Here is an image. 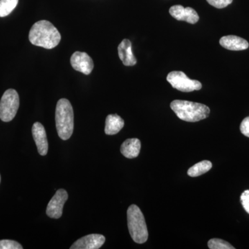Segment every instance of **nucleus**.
<instances>
[{
	"label": "nucleus",
	"instance_id": "f257e3e1",
	"mask_svg": "<svg viewBox=\"0 0 249 249\" xmlns=\"http://www.w3.org/2000/svg\"><path fill=\"white\" fill-rule=\"evenodd\" d=\"M31 43L47 49L55 48L61 40V35L53 24L47 20L36 22L29 35Z\"/></svg>",
	"mask_w": 249,
	"mask_h": 249
},
{
	"label": "nucleus",
	"instance_id": "f03ea898",
	"mask_svg": "<svg viewBox=\"0 0 249 249\" xmlns=\"http://www.w3.org/2000/svg\"><path fill=\"white\" fill-rule=\"evenodd\" d=\"M170 107L178 118L187 122H197L206 119L210 114L208 106L191 101L175 100L170 104Z\"/></svg>",
	"mask_w": 249,
	"mask_h": 249
},
{
	"label": "nucleus",
	"instance_id": "7ed1b4c3",
	"mask_svg": "<svg viewBox=\"0 0 249 249\" xmlns=\"http://www.w3.org/2000/svg\"><path fill=\"white\" fill-rule=\"evenodd\" d=\"M55 124L59 137L64 141L68 140L73 134L74 124L73 107L66 98H61L57 103Z\"/></svg>",
	"mask_w": 249,
	"mask_h": 249
},
{
	"label": "nucleus",
	"instance_id": "20e7f679",
	"mask_svg": "<svg viewBox=\"0 0 249 249\" xmlns=\"http://www.w3.org/2000/svg\"><path fill=\"white\" fill-rule=\"evenodd\" d=\"M127 226L132 240L136 243H145L148 238V231L142 211L136 205H131L127 209Z\"/></svg>",
	"mask_w": 249,
	"mask_h": 249
},
{
	"label": "nucleus",
	"instance_id": "39448f33",
	"mask_svg": "<svg viewBox=\"0 0 249 249\" xmlns=\"http://www.w3.org/2000/svg\"><path fill=\"white\" fill-rule=\"evenodd\" d=\"M19 106V95L15 89L6 90L0 101V119L4 122L12 121Z\"/></svg>",
	"mask_w": 249,
	"mask_h": 249
},
{
	"label": "nucleus",
	"instance_id": "423d86ee",
	"mask_svg": "<svg viewBox=\"0 0 249 249\" xmlns=\"http://www.w3.org/2000/svg\"><path fill=\"white\" fill-rule=\"evenodd\" d=\"M167 80L173 88L183 92L197 91L202 88L200 82L190 79L182 71L170 72L167 76Z\"/></svg>",
	"mask_w": 249,
	"mask_h": 249
},
{
	"label": "nucleus",
	"instance_id": "0eeeda50",
	"mask_svg": "<svg viewBox=\"0 0 249 249\" xmlns=\"http://www.w3.org/2000/svg\"><path fill=\"white\" fill-rule=\"evenodd\" d=\"M67 199L68 194L67 191L64 189L58 190L47 205V215L53 219H59L61 217L63 206Z\"/></svg>",
	"mask_w": 249,
	"mask_h": 249
},
{
	"label": "nucleus",
	"instance_id": "6e6552de",
	"mask_svg": "<svg viewBox=\"0 0 249 249\" xmlns=\"http://www.w3.org/2000/svg\"><path fill=\"white\" fill-rule=\"evenodd\" d=\"M70 61L75 70L85 75L90 74L94 67L92 59L85 52H75L71 55Z\"/></svg>",
	"mask_w": 249,
	"mask_h": 249
},
{
	"label": "nucleus",
	"instance_id": "1a4fd4ad",
	"mask_svg": "<svg viewBox=\"0 0 249 249\" xmlns=\"http://www.w3.org/2000/svg\"><path fill=\"white\" fill-rule=\"evenodd\" d=\"M106 242V237L100 234H90L76 241L71 249H98L101 248Z\"/></svg>",
	"mask_w": 249,
	"mask_h": 249
},
{
	"label": "nucleus",
	"instance_id": "9d476101",
	"mask_svg": "<svg viewBox=\"0 0 249 249\" xmlns=\"http://www.w3.org/2000/svg\"><path fill=\"white\" fill-rule=\"evenodd\" d=\"M172 17L179 21H185L190 24H196L199 21V17L196 10L191 7L184 8L181 5H175L170 9Z\"/></svg>",
	"mask_w": 249,
	"mask_h": 249
},
{
	"label": "nucleus",
	"instance_id": "9b49d317",
	"mask_svg": "<svg viewBox=\"0 0 249 249\" xmlns=\"http://www.w3.org/2000/svg\"><path fill=\"white\" fill-rule=\"evenodd\" d=\"M32 134L39 154L45 156L48 152L49 144L45 127L40 123H35L33 125Z\"/></svg>",
	"mask_w": 249,
	"mask_h": 249
},
{
	"label": "nucleus",
	"instance_id": "f8f14e48",
	"mask_svg": "<svg viewBox=\"0 0 249 249\" xmlns=\"http://www.w3.org/2000/svg\"><path fill=\"white\" fill-rule=\"evenodd\" d=\"M119 58L125 66H134L137 64V59L134 57L132 50V43L127 39H124L118 47Z\"/></svg>",
	"mask_w": 249,
	"mask_h": 249
},
{
	"label": "nucleus",
	"instance_id": "ddd939ff",
	"mask_svg": "<svg viewBox=\"0 0 249 249\" xmlns=\"http://www.w3.org/2000/svg\"><path fill=\"white\" fill-rule=\"evenodd\" d=\"M219 44L224 48L231 51L245 50L249 47L247 40L236 36H224L219 40Z\"/></svg>",
	"mask_w": 249,
	"mask_h": 249
},
{
	"label": "nucleus",
	"instance_id": "4468645a",
	"mask_svg": "<svg viewBox=\"0 0 249 249\" xmlns=\"http://www.w3.org/2000/svg\"><path fill=\"white\" fill-rule=\"evenodd\" d=\"M141 146H142V143L139 139H127L121 145V152L126 158H136L140 153Z\"/></svg>",
	"mask_w": 249,
	"mask_h": 249
},
{
	"label": "nucleus",
	"instance_id": "2eb2a0df",
	"mask_svg": "<svg viewBox=\"0 0 249 249\" xmlns=\"http://www.w3.org/2000/svg\"><path fill=\"white\" fill-rule=\"evenodd\" d=\"M124 121L118 114H109L106 118L105 132L107 135H114L119 133L124 127Z\"/></svg>",
	"mask_w": 249,
	"mask_h": 249
},
{
	"label": "nucleus",
	"instance_id": "dca6fc26",
	"mask_svg": "<svg viewBox=\"0 0 249 249\" xmlns=\"http://www.w3.org/2000/svg\"><path fill=\"white\" fill-rule=\"evenodd\" d=\"M212 163L209 160H202L190 168L188 170V175L193 178L200 176L209 172L212 168Z\"/></svg>",
	"mask_w": 249,
	"mask_h": 249
},
{
	"label": "nucleus",
	"instance_id": "f3484780",
	"mask_svg": "<svg viewBox=\"0 0 249 249\" xmlns=\"http://www.w3.org/2000/svg\"><path fill=\"white\" fill-rule=\"evenodd\" d=\"M18 4V0H0V18L9 16Z\"/></svg>",
	"mask_w": 249,
	"mask_h": 249
},
{
	"label": "nucleus",
	"instance_id": "a211bd4d",
	"mask_svg": "<svg viewBox=\"0 0 249 249\" xmlns=\"http://www.w3.org/2000/svg\"><path fill=\"white\" fill-rule=\"evenodd\" d=\"M209 248L211 249H234L235 247H232L231 244L227 241L221 240V239H211L208 242Z\"/></svg>",
	"mask_w": 249,
	"mask_h": 249
},
{
	"label": "nucleus",
	"instance_id": "6ab92c4d",
	"mask_svg": "<svg viewBox=\"0 0 249 249\" xmlns=\"http://www.w3.org/2000/svg\"><path fill=\"white\" fill-rule=\"evenodd\" d=\"M20 244L14 240H0V249H22Z\"/></svg>",
	"mask_w": 249,
	"mask_h": 249
},
{
	"label": "nucleus",
	"instance_id": "aec40b11",
	"mask_svg": "<svg viewBox=\"0 0 249 249\" xmlns=\"http://www.w3.org/2000/svg\"><path fill=\"white\" fill-rule=\"evenodd\" d=\"M209 4L217 9H224L231 4L232 0H206Z\"/></svg>",
	"mask_w": 249,
	"mask_h": 249
},
{
	"label": "nucleus",
	"instance_id": "412c9836",
	"mask_svg": "<svg viewBox=\"0 0 249 249\" xmlns=\"http://www.w3.org/2000/svg\"><path fill=\"white\" fill-rule=\"evenodd\" d=\"M240 200L244 209L247 211V213L249 214V190H247L242 193L240 196Z\"/></svg>",
	"mask_w": 249,
	"mask_h": 249
},
{
	"label": "nucleus",
	"instance_id": "4be33fe9",
	"mask_svg": "<svg viewBox=\"0 0 249 249\" xmlns=\"http://www.w3.org/2000/svg\"><path fill=\"white\" fill-rule=\"evenodd\" d=\"M240 131L246 137H249V116L241 123Z\"/></svg>",
	"mask_w": 249,
	"mask_h": 249
},
{
	"label": "nucleus",
	"instance_id": "5701e85b",
	"mask_svg": "<svg viewBox=\"0 0 249 249\" xmlns=\"http://www.w3.org/2000/svg\"><path fill=\"white\" fill-rule=\"evenodd\" d=\"M0 181H1V178H0Z\"/></svg>",
	"mask_w": 249,
	"mask_h": 249
}]
</instances>
